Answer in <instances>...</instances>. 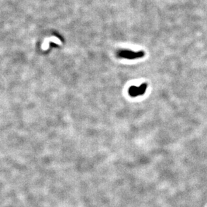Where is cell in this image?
I'll return each instance as SVG.
<instances>
[{"label":"cell","mask_w":207,"mask_h":207,"mask_svg":"<svg viewBox=\"0 0 207 207\" xmlns=\"http://www.w3.org/2000/svg\"><path fill=\"white\" fill-rule=\"evenodd\" d=\"M118 56L119 57H121V58H125L127 59H135L143 57L144 56V52H133V51L129 50H121L118 52Z\"/></svg>","instance_id":"1"},{"label":"cell","mask_w":207,"mask_h":207,"mask_svg":"<svg viewBox=\"0 0 207 207\" xmlns=\"http://www.w3.org/2000/svg\"><path fill=\"white\" fill-rule=\"evenodd\" d=\"M147 87V85L146 84L141 85L139 87L132 86L129 89V93L133 97H138L139 95H142L145 93Z\"/></svg>","instance_id":"2"}]
</instances>
